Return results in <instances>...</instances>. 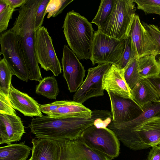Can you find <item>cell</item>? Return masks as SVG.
I'll return each mask as SVG.
<instances>
[{
    "mask_svg": "<svg viewBox=\"0 0 160 160\" xmlns=\"http://www.w3.org/2000/svg\"><path fill=\"white\" fill-rule=\"evenodd\" d=\"M95 109L91 118L53 117L42 115L33 118L28 127L36 138L60 140L79 138L83 131L94 125L95 121L104 112Z\"/></svg>",
    "mask_w": 160,
    "mask_h": 160,
    "instance_id": "obj_1",
    "label": "cell"
},
{
    "mask_svg": "<svg viewBox=\"0 0 160 160\" xmlns=\"http://www.w3.org/2000/svg\"><path fill=\"white\" fill-rule=\"evenodd\" d=\"M42 0H27L18 9L19 15L11 28L17 35L29 69V79L39 82L43 78L36 52L35 19Z\"/></svg>",
    "mask_w": 160,
    "mask_h": 160,
    "instance_id": "obj_2",
    "label": "cell"
},
{
    "mask_svg": "<svg viewBox=\"0 0 160 160\" xmlns=\"http://www.w3.org/2000/svg\"><path fill=\"white\" fill-rule=\"evenodd\" d=\"M62 28L68 44L79 59H90L94 32L92 23L74 10L67 12Z\"/></svg>",
    "mask_w": 160,
    "mask_h": 160,
    "instance_id": "obj_3",
    "label": "cell"
},
{
    "mask_svg": "<svg viewBox=\"0 0 160 160\" xmlns=\"http://www.w3.org/2000/svg\"><path fill=\"white\" fill-rule=\"evenodd\" d=\"M119 140L133 150L160 144V117H153L129 130L114 132Z\"/></svg>",
    "mask_w": 160,
    "mask_h": 160,
    "instance_id": "obj_4",
    "label": "cell"
},
{
    "mask_svg": "<svg viewBox=\"0 0 160 160\" xmlns=\"http://www.w3.org/2000/svg\"><path fill=\"white\" fill-rule=\"evenodd\" d=\"M133 0H115L112 12L102 28V33L119 40L129 36L136 10Z\"/></svg>",
    "mask_w": 160,
    "mask_h": 160,
    "instance_id": "obj_5",
    "label": "cell"
},
{
    "mask_svg": "<svg viewBox=\"0 0 160 160\" xmlns=\"http://www.w3.org/2000/svg\"><path fill=\"white\" fill-rule=\"evenodd\" d=\"M0 55L13 75L27 82L29 71L26 64L17 35L11 28L0 34Z\"/></svg>",
    "mask_w": 160,
    "mask_h": 160,
    "instance_id": "obj_6",
    "label": "cell"
},
{
    "mask_svg": "<svg viewBox=\"0 0 160 160\" xmlns=\"http://www.w3.org/2000/svg\"><path fill=\"white\" fill-rule=\"evenodd\" d=\"M79 138L90 148L112 159L119 155V140L114 132L108 128L91 126L83 131Z\"/></svg>",
    "mask_w": 160,
    "mask_h": 160,
    "instance_id": "obj_7",
    "label": "cell"
},
{
    "mask_svg": "<svg viewBox=\"0 0 160 160\" xmlns=\"http://www.w3.org/2000/svg\"><path fill=\"white\" fill-rule=\"evenodd\" d=\"M125 40H119L98 30L94 32L92 56V65L105 63L117 65L125 47Z\"/></svg>",
    "mask_w": 160,
    "mask_h": 160,
    "instance_id": "obj_8",
    "label": "cell"
},
{
    "mask_svg": "<svg viewBox=\"0 0 160 160\" xmlns=\"http://www.w3.org/2000/svg\"><path fill=\"white\" fill-rule=\"evenodd\" d=\"M36 52L38 61L46 71H51L54 76L62 73V68L53 47L52 39L44 26L36 32Z\"/></svg>",
    "mask_w": 160,
    "mask_h": 160,
    "instance_id": "obj_9",
    "label": "cell"
},
{
    "mask_svg": "<svg viewBox=\"0 0 160 160\" xmlns=\"http://www.w3.org/2000/svg\"><path fill=\"white\" fill-rule=\"evenodd\" d=\"M111 65L105 63L89 68L86 79L73 96L72 101L82 104L91 98L103 96V78Z\"/></svg>",
    "mask_w": 160,
    "mask_h": 160,
    "instance_id": "obj_10",
    "label": "cell"
},
{
    "mask_svg": "<svg viewBox=\"0 0 160 160\" xmlns=\"http://www.w3.org/2000/svg\"><path fill=\"white\" fill-rule=\"evenodd\" d=\"M57 141L60 146L59 160H112L89 148L79 138Z\"/></svg>",
    "mask_w": 160,
    "mask_h": 160,
    "instance_id": "obj_11",
    "label": "cell"
},
{
    "mask_svg": "<svg viewBox=\"0 0 160 160\" xmlns=\"http://www.w3.org/2000/svg\"><path fill=\"white\" fill-rule=\"evenodd\" d=\"M61 62L63 77L69 91L76 92L83 82L86 70L75 54L67 45L63 48Z\"/></svg>",
    "mask_w": 160,
    "mask_h": 160,
    "instance_id": "obj_12",
    "label": "cell"
},
{
    "mask_svg": "<svg viewBox=\"0 0 160 160\" xmlns=\"http://www.w3.org/2000/svg\"><path fill=\"white\" fill-rule=\"evenodd\" d=\"M129 35L138 59L149 55H158L156 43L142 25L138 15L134 16Z\"/></svg>",
    "mask_w": 160,
    "mask_h": 160,
    "instance_id": "obj_13",
    "label": "cell"
},
{
    "mask_svg": "<svg viewBox=\"0 0 160 160\" xmlns=\"http://www.w3.org/2000/svg\"><path fill=\"white\" fill-rule=\"evenodd\" d=\"M110 100L112 122L121 124L131 121L142 113V109L132 99L108 92Z\"/></svg>",
    "mask_w": 160,
    "mask_h": 160,
    "instance_id": "obj_14",
    "label": "cell"
},
{
    "mask_svg": "<svg viewBox=\"0 0 160 160\" xmlns=\"http://www.w3.org/2000/svg\"><path fill=\"white\" fill-rule=\"evenodd\" d=\"M102 83L104 90L107 92L133 100L132 90L124 78V69L120 68L117 65H111L104 75Z\"/></svg>",
    "mask_w": 160,
    "mask_h": 160,
    "instance_id": "obj_15",
    "label": "cell"
},
{
    "mask_svg": "<svg viewBox=\"0 0 160 160\" xmlns=\"http://www.w3.org/2000/svg\"><path fill=\"white\" fill-rule=\"evenodd\" d=\"M25 133L20 118L12 114L0 113V144L20 141Z\"/></svg>",
    "mask_w": 160,
    "mask_h": 160,
    "instance_id": "obj_16",
    "label": "cell"
},
{
    "mask_svg": "<svg viewBox=\"0 0 160 160\" xmlns=\"http://www.w3.org/2000/svg\"><path fill=\"white\" fill-rule=\"evenodd\" d=\"M8 98L14 109L24 116L32 117L42 115L40 105L26 93L22 92L10 86Z\"/></svg>",
    "mask_w": 160,
    "mask_h": 160,
    "instance_id": "obj_17",
    "label": "cell"
},
{
    "mask_svg": "<svg viewBox=\"0 0 160 160\" xmlns=\"http://www.w3.org/2000/svg\"><path fill=\"white\" fill-rule=\"evenodd\" d=\"M32 160H59L60 146L57 140L32 138Z\"/></svg>",
    "mask_w": 160,
    "mask_h": 160,
    "instance_id": "obj_18",
    "label": "cell"
},
{
    "mask_svg": "<svg viewBox=\"0 0 160 160\" xmlns=\"http://www.w3.org/2000/svg\"><path fill=\"white\" fill-rule=\"evenodd\" d=\"M141 109V114L134 120L121 124H113L111 122L107 128L114 132L127 130L140 124L146 119L153 117H160V101L147 103Z\"/></svg>",
    "mask_w": 160,
    "mask_h": 160,
    "instance_id": "obj_19",
    "label": "cell"
},
{
    "mask_svg": "<svg viewBox=\"0 0 160 160\" xmlns=\"http://www.w3.org/2000/svg\"><path fill=\"white\" fill-rule=\"evenodd\" d=\"M132 94L133 101L141 109L149 102L160 101L158 92L148 78L141 79L132 90Z\"/></svg>",
    "mask_w": 160,
    "mask_h": 160,
    "instance_id": "obj_20",
    "label": "cell"
},
{
    "mask_svg": "<svg viewBox=\"0 0 160 160\" xmlns=\"http://www.w3.org/2000/svg\"><path fill=\"white\" fill-rule=\"evenodd\" d=\"M92 111L82 104L73 101L65 100L57 109L47 115L53 117L91 118Z\"/></svg>",
    "mask_w": 160,
    "mask_h": 160,
    "instance_id": "obj_21",
    "label": "cell"
},
{
    "mask_svg": "<svg viewBox=\"0 0 160 160\" xmlns=\"http://www.w3.org/2000/svg\"><path fill=\"white\" fill-rule=\"evenodd\" d=\"M32 150L24 141L8 144L0 148V160H26Z\"/></svg>",
    "mask_w": 160,
    "mask_h": 160,
    "instance_id": "obj_22",
    "label": "cell"
},
{
    "mask_svg": "<svg viewBox=\"0 0 160 160\" xmlns=\"http://www.w3.org/2000/svg\"><path fill=\"white\" fill-rule=\"evenodd\" d=\"M154 55H149L138 59V69L141 79L157 76L160 74V61Z\"/></svg>",
    "mask_w": 160,
    "mask_h": 160,
    "instance_id": "obj_23",
    "label": "cell"
},
{
    "mask_svg": "<svg viewBox=\"0 0 160 160\" xmlns=\"http://www.w3.org/2000/svg\"><path fill=\"white\" fill-rule=\"evenodd\" d=\"M59 92L56 78L53 76L44 78L37 86L36 93L51 99H56Z\"/></svg>",
    "mask_w": 160,
    "mask_h": 160,
    "instance_id": "obj_24",
    "label": "cell"
},
{
    "mask_svg": "<svg viewBox=\"0 0 160 160\" xmlns=\"http://www.w3.org/2000/svg\"><path fill=\"white\" fill-rule=\"evenodd\" d=\"M115 0H102L99 7L97 13L92 20V23L102 28L110 16L113 8Z\"/></svg>",
    "mask_w": 160,
    "mask_h": 160,
    "instance_id": "obj_25",
    "label": "cell"
},
{
    "mask_svg": "<svg viewBox=\"0 0 160 160\" xmlns=\"http://www.w3.org/2000/svg\"><path fill=\"white\" fill-rule=\"evenodd\" d=\"M138 60L137 56H135L124 68L125 81L131 90L141 79L138 72Z\"/></svg>",
    "mask_w": 160,
    "mask_h": 160,
    "instance_id": "obj_26",
    "label": "cell"
},
{
    "mask_svg": "<svg viewBox=\"0 0 160 160\" xmlns=\"http://www.w3.org/2000/svg\"><path fill=\"white\" fill-rule=\"evenodd\" d=\"M13 74L4 59L0 61V92L8 96Z\"/></svg>",
    "mask_w": 160,
    "mask_h": 160,
    "instance_id": "obj_27",
    "label": "cell"
},
{
    "mask_svg": "<svg viewBox=\"0 0 160 160\" xmlns=\"http://www.w3.org/2000/svg\"><path fill=\"white\" fill-rule=\"evenodd\" d=\"M125 42L123 52L120 60L117 64L121 69H124L132 59L137 56L133 48L131 38L129 35L125 40Z\"/></svg>",
    "mask_w": 160,
    "mask_h": 160,
    "instance_id": "obj_28",
    "label": "cell"
},
{
    "mask_svg": "<svg viewBox=\"0 0 160 160\" xmlns=\"http://www.w3.org/2000/svg\"><path fill=\"white\" fill-rule=\"evenodd\" d=\"M73 1V0H50L46 8L45 15L48 13V18L57 16Z\"/></svg>",
    "mask_w": 160,
    "mask_h": 160,
    "instance_id": "obj_29",
    "label": "cell"
},
{
    "mask_svg": "<svg viewBox=\"0 0 160 160\" xmlns=\"http://www.w3.org/2000/svg\"><path fill=\"white\" fill-rule=\"evenodd\" d=\"M138 9L146 14L154 13L160 15V0H133Z\"/></svg>",
    "mask_w": 160,
    "mask_h": 160,
    "instance_id": "obj_30",
    "label": "cell"
},
{
    "mask_svg": "<svg viewBox=\"0 0 160 160\" xmlns=\"http://www.w3.org/2000/svg\"><path fill=\"white\" fill-rule=\"evenodd\" d=\"M17 9H12L7 4L6 7L0 10V33L7 30L13 12Z\"/></svg>",
    "mask_w": 160,
    "mask_h": 160,
    "instance_id": "obj_31",
    "label": "cell"
},
{
    "mask_svg": "<svg viewBox=\"0 0 160 160\" xmlns=\"http://www.w3.org/2000/svg\"><path fill=\"white\" fill-rule=\"evenodd\" d=\"M50 0H42L38 6L35 19V30L42 27L43 24L45 12L47 6Z\"/></svg>",
    "mask_w": 160,
    "mask_h": 160,
    "instance_id": "obj_32",
    "label": "cell"
},
{
    "mask_svg": "<svg viewBox=\"0 0 160 160\" xmlns=\"http://www.w3.org/2000/svg\"><path fill=\"white\" fill-rule=\"evenodd\" d=\"M0 113L16 115L8 96L0 92Z\"/></svg>",
    "mask_w": 160,
    "mask_h": 160,
    "instance_id": "obj_33",
    "label": "cell"
},
{
    "mask_svg": "<svg viewBox=\"0 0 160 160\" xmlns=\"http://www.w3.org/2000/svg\"><path fill=\"white\" fill-rule=\"evenodd\" d=\"M142 23L156 43L158 55H160V30L158 26L154 24H148L144 22H142Z\"/></svg>",
    "mask_w": 160,
    "mask_h": 160,
    "instance_id": "obj_34",
    "label": "cell"
},
{
    "mask_svg": "<svg viewBox=\"0 0 160 160\" xmlns=\"http://www.w3.org/2000/svg\"><path fill=\"white\" fill-rule=\"evenodd\" d=\"M65 100L56 101L49 104L40 105L41 112L47 115L57 109L63 103Z\"/></svg>",
    "mask_w": 160,
    "mask_h": 160,
    "instance_id": "obj_35",
    "label": "cell"
},
{
    "mask_svg": "<svg viewBox=\"0 0 160 160\" xmlns=\"http://www.w3.org/2000/svg\"><path fill=\"white\" fill-rule=\"evenodd\" d=\"M148 156V160H160V145L152 147Z\"/></svg>",
    "mask_w": 160,
    "mask_h": 160,
    "instance_id": "obj_36",
    "label": "cell"
},
{
    "mask_svg": "<svg viewBox=\"0 0 160 160\" xmlns=\"http://www.w3.org/2000/svg\"><path fill=\"white\" fill-rule=\"evenodd\" d=\"M27 0H4L10 8L15 9L17 7H21L24 4Z\"/></svg>",
    "mask_w": 160,
    "mask_h": 160,
    "instance_id": "obj_37",
    "label": "cell"
},
{
    "mask_svg": "<svg viewBox=\"0 0 160 160\" xmlns=\"http://www.w3.org/2000/svg\"><path fill=\"white\" fill-rule=\"evenodd\" d=\"M158 92L160 98V74L148 78Z\"/></svg>",
    "mask_w": 160,
    "mask_h": 160,
    "instance_id": "obj_38",
    "label": "cell"
},
{
    "mask_svg": "<svg viewBox=\"0 0 160 160\" xmlns=\"http://www.w3.org/2000/svg\"><path fill=\"white\" fill-rule=\"evenodd\" d=\"M28 160H32V159L31 158H30L29 159H28Z\"/></svg>",
    "mask_w": 160,
    "mask_h": 160,
    "instance_id": "obj_39",
    "label": "cell"
},
{
    "mask_svg": "<svg viewBox=\"0 0 160 160\" xmlns=\"http://www.w3.org/2000/svg\"><path fill=\"white\" fill-rule=\"evenodd\" d=\"M158 59L159 60V61H160V58H159V59Z\"/></svg>",
    "mask_w": 160,
    "mask_h": 160,
    "instance_id": "obj_40",
    "label": "cell"
}]
</instances>
